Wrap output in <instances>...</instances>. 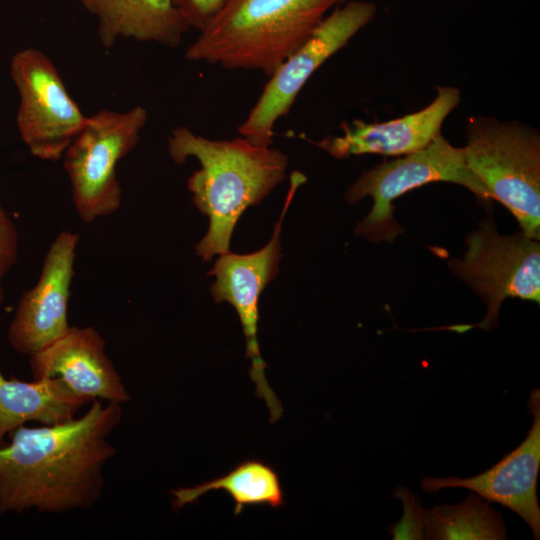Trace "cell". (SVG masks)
<instances>
[{
  "mask_svg": "<svg viewBox=\"0 0 540 540\" xmlns=\"http://www.w3.org/2000/svg\"><path fill=\"white\" fill-rule=\"evenodd\" d=\"M122 417L121 404L94 400L67 422L16 428L0 446V515L92 507L104 488V468L116 455L109 437Z\"/></svg>",
  "mask_w": 540,
  "mask_h": 540,
  "instance_id": "cell-1",
  "label": "cell"
},
{
  "mask_svg": "<svg viewBox=\"0 0 540 540\" xmlns=\"http://www.w3.org/2000/svg\"><path fill=\"white\" fill-rule=\"evenodd\" d=\"M167 145L174 162L184 164L193 157L200 163L188 179L194 205L209 217L208 231L195 246L197 255L210 261L230 252L232 233L243 212L285 179L286 154L245 137L209 139L185 126L171 131Z\"/></svg>",
  "mask_w": 540,
  "mask_h": 540,
  "instance_id": "cell-2",
  "label": "cell"
},
{
  "mask_svg": "<svg viewBox=\"0 0 540 540\" xmlns=\"http://www.w3.org/2000/svg\"><path fill=\"white\" fill-rule=\"evenodd\" d=\"M347 0H225L187 48L189 61L270 76L327 15Z\"/></svg>",
  "mask_w": 540,
  "mask_h": 540,
  "instance_id": "cell-3",
  "label": "cell"
},
{
  "mask_svg": "<svg viewBox=\"0 0 540 540\" xmlns=\"http://www.w3.org/2000/svg\"><path fill=\"white\" fill-rule=\"evenodd\" d=\"M468 168L490 199L517 219L521 232L540 237V134L517 121L471 116L463 147Z\"/></svg>",
  "mask_w": 540,
  "mask_h": 540,
  "instance_id": "cell-4",
  "label": "cell"
},
{
  "mask_svg": "<svg viewBox=\"0 0 540 540\" xmlns=\"http://www.w3.org/2000/svg\"><path fill=\"white\" fill-rule=\"evenodd\" d=\"M432 182L455 183L484 202L491 200L481 181L468 168L463 147L453 146L441 134L420 151L363 172L349 187L345 200L350 204L367 196L373 200L370 213L357 224L356 234L375 243L393 242L403 232L394 219V200Z\"/></svg>",
  "mask_w": 540,
  "mask_h": 540,
  "instance_id": "cell-5",
  "label": "cell"
},
{
  "mask_svg": "<svg viewBox=\"0 0 540 540\" xmlns=\"http://www.w3.org/2000/svg\"><path fill=\"white\" fill-rule=\"evenodd\" d=\"M147 110L135 106L125 112L102 109L88 117L63 155L75 209L85 223L116 212L122 199L117 164L140 141Z\"/></svg>",
  "mask_w": 540,
  "mask_h": 540,
  "instance_id": "cell-6",
  "label": "cell"
},
{
  "mask_svg": "<svg viewBox=\"0 0 540 540\" xmlns=\"http://www.w3.org/2000/svg\"><path fill=\"white\" fill-rule=\"evenodd\" d=\"M462 259H452L450 270L467 283L485 302L487 314L477 324L439 327L464 333L478 327H497L501 303L509 297L540 302V245L538 240L518 232L501 235L491 216L479 222L466 237Z\"/></svg>",
  "mask_w": 540,
  "mask_h": 540,
  "instance_id": "cell-7",
  "label": "cell"
},
{
  "mask_svg": "<svg viewBox=\"0 0 540 540\" xmlns=\"http://www.w3.org/2000/svg\"><path fill=\"white\" fill-rule=\"evenodd\" d=\"M377 13L376 5L350 0L338 5L313 29L306 40L270 75L238 132L258 144L273 143L274 126L287 116L310 77L345 47Z\"/></svg>",
  "mask_w": 540,
  "mask_h": 540,
  "instance_id": "cell-8",
  "label": "cell"
},
{
  "mask_svg": "<svg viewBox=\"0 0 540 540\" xmlns=\"http://www.w3.org/2000/svg\"><path fill=\"white\" fill-rule=\"evenodd\" d=\"M10 76L19 95L16 123L30 153L44 161L60 160L88 116L70 96L51 59L26 48L15 53Z\"/></svg>",
  "mask_w": 540,
  "mask_h": 540,
  "instance_id": "cell-9",
  "label": "cell"
},
{
  "mask_svg": "<svg viewBox=\"0 0 540 540\" xmlns=\"http://www.w3.org/2000/svg\"><path fill=\"white\" fill-rule=\"evenodd\" d=\"M304 181L301 173L291 175V187L280 218L271 239L263 248L250 254H234L230 251L220 255L208 272V276L215 277L210 287L213 300L217 303L228 302L238 314L246 339V358L251 360L249 375L256 386L255 394L268 406L271 423L280 419L283 409L264 373L267 365L260 354L257 339L258 301L266 285L279 272L282 222L297 188Z\"/></svg>",
  "mask_w": 540,
  "mask_h": 540,
  "instance_id": "cell-10",
  "label": "cell"
},
{
  "mask_svg": "<svg viewBox=\"0 0 540 540\" xmlns=\"http://www.w3.org/2000/svg\"><path fill=\"white\" fill-rule=\"evenodd\" d=\"M78 241V234L61 231L45 255L38 282L21 295L7 333L16 352L30 356L70 328L68 304Z\"/></svg>",
  "mask_w": 540,
  "mask_h": 540,
  "instance_id": "cell-11",
  "label": "cell"
},
{
  "mask_svg": "<svg viewBox=\"0 0 540 540\" xmlns=\"http://www.w3.org/2000/svg\"><path fill=\"white\" fill-rule=\"evenodd\" d=\"M528 410L533 423L524 441L485 472L469 478L425 476L421 488L435 493L445 488H466L489 502L501 504L520 516L540 538L537 479L540 468V392L530 394Z\"/></svg>",
  "mask_w": 540,
  "mask_h": 540,
  "instance_id": "cell-12",
  "label": "cell"
},
{
  "mask_svg": "<svg viewBox=\"0 0 540 540\" xmlns=\"http://www.w3.org/2000/svg\"><path fill=\"white\" fill-rule=\"evenodd\" d=\"M435 89L433 101L417 112L383 122L354 119L341 124V135L319 141L305 139L338 159L363 154L399 157L420 151L441 135L445 119L461 100L456 87L436 86Z\"/></svg>",
  "mask_w": 540,
  "mask_h": 540,
  "instance_id": "cell-13",
  "label": "cell"
},
{
  "mask_svg": "<svg viewBox=\"0 0 540 540\" xmlns=\"http://www.w3.org/2000/svg\"><path fill=\"white\" fill-rule=\"evenodd\" d=\"M105 347V340L94 327L70 326L59 339L29 356L33 378H59L91 402L122 405L130 396Z\"/></svg>",
  "mask_w": 540,
  "mask_h": 540,
  "instance_id": "cell-14",
  "label": "cell"
},
{
  "mask_svg": "<svg viewBox=\"0 0 540 540\" xmlns=\"http://www.w3.org/2000/svg\"><path fill=\"white\" fill-rule=\"evenodd\" d=\"M98 21L102 46L120 38L176 48L190 29L174 0H76Z\"/></svg>",
  "mask_w": 540,
  "mask_h": 540,
  "instance_id": "cell-15",
  "label": "cell"
},
{
  "mask_svg": "<svg viewBox=\"0 0 540 540\" xmlns=\"http://www.w3.org/2000/svg\"><path fill=\"white\" fill-rule=\"evenodd\" d=\"M91 401L74 393L59 378L32 382L6 378L0 371V446L27 422L55 425L67 422Z\"/></svg>",
  "mask_w": 540,
  "mask_h": 540,
  "instance_id": "cell-16",
  "label": "cell"
},
{
  "mask_svg": "<svg viewBox=\"0 0 540 540\" xmlns=\"http://www.w3.org/2000/svg\"><path fill=\"white\" fill-rule=\"evenodd\" d=\"M213 490H224L232 497L235 515H239L246 506L266 505L279 508L284 505L280 478L274 468L263 461L248 459L239 463L225 476L195 487L172 490L173 509L179 511Z\"/></svg>",
  "mask_w": 540,
  "mask_h": 540,
  "instance_id": "cell-17",
  "label": "cell"
},
{
  "mask_svg": "<svg viewBox=\"0 0 540 540\" xmlns=\"http://www.w3.org/2000/svg\"><path fill=\"white\" fill-rule=\"evenodd\" d=\"M425 539H507L502 516L476 493L454 505L441 504L426 510Z\"/></svg>",
  "mask_w": 540,
  "mask_h": 540,
  "instance_id": "cell-18",
  "label": "cell"
},
{
  "mask_svg": "<svg viewBox=\"0 0 540 540\" xmlns=\"http://www.w3.org/2000/svg\"><path fill=\"white\" fill-rule=\"evenodd\" d=\"M403 504V516L390 527L394 540L425 539L426 510L419 499L406 487H397L392 493Z\"/></svg>",
  "mask_w": 540,
  "mask_h": 540,
  "instance_id": "cell-19",
  "label": "cell"
},
{
  "mask_svg": "<svg viewBox=\"0 0 540 540\" xmlns=\"http://www.w3.org/2000/svg\"><path fill=\"white\" fill-rule=\"evenodd\" d=\"M18 246L16 226L0 202V305L4 300L3 280L17 261Z\"/></svg>",
  "mask_w": 540,
  "mask_h": 540,
  "instance_id": "cell-20",
  "label": "cell"
},
{
  "mask_svg": "<svg viewBox=\"0 0 540 540\" xmlns=\"http://www.w3.org/2000/svg\"><path fill=\"white\" fill-rule=\"evenodd\" d=\"M225 0H174L190 28L202 31L217 15Z\"/></svg>",
  "mask_w": 540,
  "mask_h": 540,
  "instance_id": "cell-21",
  "label": "cell"
}]
</instances>
